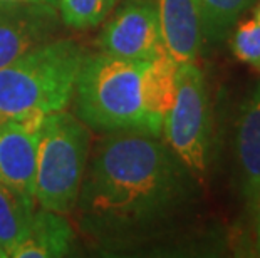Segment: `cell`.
<instances>
[{"instance_id": "obj_1", "label": "cell", "mask_w": 260, "mask_h": 258, "mask_svg": "<svg viewBox=\"0 0 260 258\" xmlns=\"http://www.w3.org/2000/svg\"><path fill=\"white\" fill-rule=\"evenodd\" d=\"M190 176L161 136L109 131L87 159L74 210L91 230L145 228L183 205Z\"/></svg>"}, {"instance_id": "obj_2", "label": "cell", "mask_w": 260, "mask_h": 258, "mask_svg": "<svg viewBox=\"0 0 260 258\" xmlns=\"http://www.w3.org/2000/svg\"><path fill=\"white\" fill-rule=\"evenodd\" d=\"M180 65L168 54L131 60L99 52L84 56L74 89L76 116L98 131L141 129L161 136L176 94Z\"/></svg>"}, {"instance_id": "obj_3", "label": "cell", "mask_w": 260, "mask_h": 258, "mask_svg": "<svg viewBox=\"0 0 260 258\" xmlns=\"http://www.w3.org/2000/svg\"><path fill=\"white\" fill-rule=\"evenodd\" d=\"M84 51L52 39L0 67V119H44L73 102Z\"/></svg>"}, {"instance_id": "obj_4", "label": "cell", "mask_w": 260, "mask_h": 258, "mask_svg": "<svg viewBox=\"0 0 260 258\" xmlns=\"http://www.w3.org/2000/svg\"><path fill=\"white\" fill-rule=\"evenodd\" d=\"M89 151V129L73 113L64 109L44 118L34 191L39 206L60 215L74 210Z\"/></svg>"}, {"instance_id": "obj_5", "label": "cell", "mask_w": 260, "mask_h": 258, "mask_svg": "<svg viewBox=\"0 0 260 258\" xmlns=\"http://www.w3.org/2000/svg\"><path fill=\"white\" fill-rule=\"evenodd\" d=\"M161 136L188 173L202 181L208 166L210 107L205 76L195 64L178 67L176 94Z\"/></svg>"}, {"instance_id": "obj_6", "label": "cell", "mask_w": 260, "mask_h": 258, "mask_svg": "<svg viewBox=\"0 0 260 258\" xmlns=\"http://www.w3.org/2000/svg\"><path fill=\"white\" fill-rule=\"evenodd\" d=\"M101 52L131 60H153L165 51L154 0H128L99 34Z\"/></svg>"}, {"instance_id": "obj_7", "label": "cell", "mask_w": 260, "mask_h": 258, "mask_svg": "<svg viewBox=\"0 0 260 258\" xmlns=\"http://www.w3.org/2000/svg\"><path fill=\"white\" fill-rule=\"evenodd\" d=\"M59 20L56 5H0V67L52 41Z\"/></svg>"}, {"instance_id": "obj_8", "label": "cell", "mask_w": 260, "mask_h": 258, "mask_svg": "<svg viewBox=\"0 0 260 258\" xmlns=\"http://www.w3.org/2000/svg\"><path fill=\"white\" fill-rule=\"evenodd\" d=\"M44 119H0V183L34 198Z\"/></svg>"}, {"instance_id": "obj_9", "label": "cell", "mask_w": 260, "mask_h": 258, "mask_svg": "<svg viewBox=\"0 0 260 258\" xmlns=\"http://www.w3.org/2000/svg\"><path fill=\"white\" fill-rule=\"evenodd\" d=\"M163 46L178 65L195 64L202 51L203 25L197 0H154Z\"/></svg>"}, {"instance_id": "obj_10", "label": "cell", "mask_w": 260, "mask_h": 258, "mask_svg": "<svg viewBox=\"0 0 260 258\" xmlns=\"http://www.w3.org/2000/svg\"><path fill=\"white\" fill-rule=\"evenodd\" d=\"M240 193L248 208L260 201V82L242 104L235 133Z\"/></svg>"}, {"instance_id": "obj_11", "label": "cell", "mask_w": 260, "mask_h": 258, "mask_svg": "<svg viewBox=\"0 0 260 258\" xmlns=\"http://www.w3.org/2000/svg\"><path fill=\"white\" fill-rule=\"evenodd\" d=\"M74 243V232L64 215L36 210L29 233L15 246L14 258H57L68 255Z\"/></svg>"}, {"instance_id": "obj_12", "label": "cell", "mask_w": 260, "mask_h": 258, "mask_svg": "<svg viewBox=\"0 0 260 258\" xmlns=\"http://www.w3.org/2000/svg\"><path fill=\"white\" fill-rule=\"evenodd\" d=\"M36 213L32 196L0 183V248L10 256L25 235L29 233Z\"/></svg>"}, {"instance_id": "obj_13", "label": "cell", "mask_w": 260, "mask_h": 258, "mask_svg": "<svg viewBox=\"0 0 260 258\" xmlns=\"http://www.w3.org/2000/svg\"><path fill=\"white\" fill-rule=\"evenodd\" d=\"M202 14L203 39L213 44L223 42L237 22L257 0H197Z\"/></svg>"}, {"instance_id": "obj_14", "label": "cell", "mask_w": 260, "mask_h": 258, "mask_svg": "<svg viewBox=\"0 0 260 258\" xmlns=\"http://www.w3.org/2000/svg\"><path fill=\"white\" fill-rule=\"evenodd\" d=\"M119 0H57L60 22L74 30H87L99 25L113 12Z\"/></svg>"}, {"instance_id": "obj_15", "label": "cell", "mask_w": 260, "mask_h": 258, "mask_svg": "<svg viewBox=\"0 0 260 258\" xmlns=\"http://www.w3.org/2000/svg\"><path fill=\"white\" fill-rule=\"evenodd\" d=\"M232 32L230 47L234 56L252 70L260 72V22L253 17L239 20Z\"/></svg>"}, {"instance_id": "obj_16", "label": "cell", "mask_w": 260, "mask_h": 258, "mask_svg": "<svg viewBox=\"0 0 260 258\" xmlns=\"http://www.w3.org/2000/svg\"><path fill=\"white\" fill-rule=\"evenodd\" d=\"M22 4H49L56 5L57 0H0V5H22ZM57 7V5H56Z\"/></svg>"}, {"instance_id": "obj_17", "label": "cell", "mask_w": 260, "mask_h": 258, "mask_svg": "<svg viewBox=\"0 0 260 258\" xmlns=\"http://www.w3.org/2000/svg\"><path fill=\"white\" fill-rule=\"evenodd\" d=\"M255 211H257V215H255V250L260 255V201L255 208Z\"/></svg>"}, {"instance_id": "obj_18", "label": "cell", "mask_w": 260, "mask_h": 258, "mask_svg": "<svg viewBox=\"0 0 260 258\" xmlns=\"http://www.w3.org/2000/svg\"><path fill=\"white\" fill-rule=\"evenodd\" d=\"M253 19H255L257 22H260V0H257V4L253 5Z\"/></svg>"}, {"instance_id": "obj_19", "label": "cell", "mask_w": 260, "mask_h": 258, "mask_svg": "<svg viewBox=\"0 0 260 258\" xmlns=\"http://www.w3.org/2000/svg\"><path fill=\"white\" fill-rule=\"evenodd\" d=\"M0 258H7V256H5V253H4V250H2V248H0Z\"/></svg>"}]
</instances>
